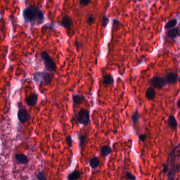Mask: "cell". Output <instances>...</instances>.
Returning <instances> with one entry per match:
<instances>
[{
  "label": "cell",
  "instance_id": "6da1fadb",
  "mask_svg": "<svg viewBox=\"0 0 180 180\" xmlns=\"http://www.w3.org/2000/svg\"><path fill=\"white\" fill-rule=\"evenodd\" d=\"M25 22L41 24L43 22L45 15L43 12L36 6H31L25 8L23 13Z\"/></svg>",
  "mask_w": 180,
  "mask_h": 180
},
{
  "label": "cell",
  "instance_id": "7a4b0ae2",
  "mask_svg": "<svg viewBox=\"0 0 180 180\" xmlns=\"http://www.w3.org/2000/svg\"><path fill=\"white\" fill-rule=\"evenodd\" d=\"M76 119L80 124L87 126L90 122V113L87 110L82 108L76 115Z\"/></svg>",
  "mask_w": 180,
  "mask_h": 180
},
{
  "label": "cell",
  "instance_id": "3957f363",
  "mask_svg": "<svg viewBox=\"0 0 180 180\" xmlns=\"http://www.w3.org/2000/svg\"><path fill=\"white\" fill-rule=\"evenodd\" d=\"M41 56L45 62V68L49 71L51 72L56 70V63L54 62L53 59L51 58L49 54L46 51L42 52Z\"/></svg>",
  "mask_w": 180,
  "mask_h": 180
},
{
  "label": "cell",
  "instance_id": "277c9868",
  "mask_svg": "<svg viewBox=\"0 0 180 180\" xmlns=\"http://www.w3.org/2000/svg\"><path fill=\"white\" fill-rule=\"evenodd\" d=\"M150 84L152 88L156 89H160L167 84L166 81L163 77L155 76L150 80Z\"/></svg>",
  "mask_w": 180,
  "mask_h": 180
},
{
  "label": "cell",
  "instance_id": "5b68a950",
  "mask_svg": "<svg viewBox=\"0 0 180 180\" xmlns=\"http://www.w3.org/2000/svg\"><path fill=\"white\" fill-rule=\"evenodd\" d=\"M17 117L21 123H24L31 119V115L27 110L22 109L18 111Z\"/></svg>",
  "mask_w": 180,
  "mask_h": 180
},
{
  "label": "cell",
  "instance_id": "8992f818",
  "mask_svg": "<svg viewBox=\"0 0 180 180\" xmlns=\"http://www.w3.org/2000/svg\"><path fill=\"white\" fill-rule=\"evenodd\" d=\"M165 81L168 84H176L178 80V75L177 73H170L166 76Z\"/></svg>",
  "mask_w": 180,
  "mask_h": 180
},
{
  "label": "cell",
  "instance_id": "52a82bcc",
  "mask_svg": "<svg viewBox=\"0 0 180 180\" xmlns=\"http://www.w3.org/2000/svg\"><path fill=\"white\" fill-rule=\"evenodd\" d=\"M166 36L173 39H174L180 36L179 27H176L171 30H169L166 32Z\"/></svg>",
  "mask_w": 180,
  "mask_h": 180
},
{
  "label": "cell",
  "instance_id": "ba28073f",
  "mask_svg": "<svg viewBox=\"0 0 180 180\" xmlns=\"http://www.w3.org/2000/svg\"><path fill=\"white\" fill-rule=\"evenodd\" d=\"M179 169V165L174 164L171 167L170 171L168 173V180H174L176 177V174Z\"/></svg>",
  "mask_w": 180,
  "mask_h": 180
},
{
  "label": "cell",
  "instance_id": "9c48e42d",
  "mask_svg": "<svg viewBox=\"0 0 180 180\" xmlns=\"http://www.w3.org/2000/svg\"><path fill=\"white\" fill-rule=\"evenodd\" d=\"M73 20L68 15H65V17L62 18L61 21V25L65 28L69 29L71 28V26L73 25Z\"/></svg>",
  "mask_w": 180,
  "mask_h": 180
},
{
  "label": "cell",
  "instance_id": "30bf717a",
  "mask_svg": "<svg viewBox=\"0 0 180 180\" xmlns=\"http://www.w3.org/2000/svg\"><path fill=\"white\" fill-rule=\"evenodd\" d=\"M38 99V95L34 93V94L29 96L28 97H27L25 101L28 105L30 106H34L37 104Z\"/></svg>",
  "mask_w": 180,
  "mask_h": 180
},
{
  "label": "cell",
  "instance_id": "8fae6325",
  "mask_svg": "<svg viewBox=\"0 0 180 180\" xmlns=\"http://www.w3.org/2000/svg\"><path fill=\"white\" fill-rule=\"evenodd\" d=\"M45 73L44 72H37L34 75V79L36 82V83L38 85L44 84L43 79Z\"/></svg>",
  "mask_w": 180,
  "mask_h": 180
},
{
  "label": "cell",
  "instance_id": "7c38bea8",
  "mask_svg": "<svg viewBox=\"0 0 180 180\" xmlns=\"http://www.w3.org/2000/svg\"><path fill=\"white\" fill-rule=\"evenodd\" d=\"M156 96V93L155 89L153 88L149 87L147 88V89L146 91L145 96L148 100H154Z\"/></svg>",
  "mask_w": 180,
  "mask_h": 180
},
{
  "label": "cell",
  "instance_id": "4fadbf2b",
  "mask_svg": "<svg viewBox=\"0 0 180 180\" xmlns=\"http://www.w3.org/2000/svg\"><path fill=\"white\" fill-rule=\"evenodd\" d=\"M73 100L74 104L80 105L84 103V100H86V98L84 95L75 94L73 96Z\"/></svg>",
  "mask_w": 180,
  "mask_h": 180
},
{
  "label": "cell",
  "instance_id": "5bb4252c",
  "mask_svg": "<svg viewBox=\"0 0 180 180\" xmlns=\"http://www.w3.org/2000/svg\"><path fill=\"white\" fill-rule=\"evenodd\" d=\"M103 84L105 86H108V85L114 86V79L113 76L110 74H107L103 76Z\"/></svg>",
  "mask_w": 180,
  "mask_h": 180
},
{
  "label": "cell",
  "instance_id": "9a60e30c",
  "mask_svg": "<svg viewBox=\"0 0 180 180\" xmlns=\"http://www.w3.org/2000/svg\"><path fill=\"white\" fill-rule=\"evenodd\" d=\"M167 123L169 126L170 127L172 130H175L177 129V121L174 116L170 115L169 116L167 119Z\"/></svg>",
  "mask_w": 180,
  "mask_h": 180
},
{
  "label": "cell",
  "instance_id": "2e32d148",
  "mask_svg": "<svg viewBox=\"0 0 180 180\" xmlns=\"http://www.w3.org/2000/svg\"><path fill=\"white\" fill-rule=\"evenodd\" d=\"M82 175V173L77 171L75 170L74 171L70 173L68 176V180H78L79 179Z\"/></svg>",
  "mask_w": 180,
  "mask_h": 180
},
{
  "label": "cell",
  "instance_id": "e0dca14e",
  "mask_svg": "<svg viewBox=\"0 0 180 180\" xmlns=\"http://www.w3.org/2000/svg\"><path fill=\"white\" fill-rule=\"evenodd\" d=\"M101 154L103 157L106 158L108 155L110 154L112 152V148L109 145L103 146L100 149Z\"/></svg>",
  "mask_w": 180,
  "mask_h": 180
},
{
  "label": "cell",
  "instance_id": "ac0fdd59",
  "mask_svg": "<svg viewBox=\"0 0 180 180\" xmlns=\"http://www.w3.org/2000/svg\"><path fill=\"white\" fill-rule=\"evenodd\" d=\"M15 156L16 160L20 163L26 164L28 162V159L26 155L22 154H17Z\"/></svg>",
  "mask_w": 180,
  "mask_h": 180
},
{
  "label": "cell",
  "instance_id": "d6986e66",
  "mask_svg": "<svg viewBox=\"0 0 180 180\" xmlns=\"http://www.w3.org/2000/svg\"><path fill=\"white\" fill-rule=\"evenodd\" d=\"M100 164V160L98 157H93L91 159L90 161V166L93 169H96L98 167Z\"/></svg>",
  "mask_w": 180,
  "mask_h": 180
},
{
  "label": "cell",
  "instance_id": "ffe728a7",
  "mask_svg": "<svg viewBox=\"0 0 180 180\" xmlns=\"http://www.w3.org/2000/svg\"><path fill=\"white\" fill-rule=\"evenodd\" d=\"M177 21L176 19L170 20L167 22L166 23L165 25V29L166 30H169L170 29L173 28L176 25H177Z\"/></svg>",
  "mask_w": 180,
  "mask_h": 180
},
{
  "label": "cell",
  "instance_id": "44dd1931",
  "mask_svg": "<svg viewBox=\"0 0 180 180\" xmlns=\"http://www.w3.org/2000/svg\"><path fill=\"white\" fill-rule=\"evenodd\" d=\"M52 79V77L51 76L50 74L45 73V76H44V79H43L44 84L45 85H48V84H50L51 82Z\"/></svg>",
  "mask_w": 180,
  "mask_h": 180
},
{
  "label": "cell",
  "instance_id": "7402d4cb",
  "mask_svg": "<svg viewBox=\"0 0 180 180\" xmlns=\"http://www.w3.org/2000/svg\"><path fill=\"white\" fill-rule=\"evenodd\" d=\"M140 118V116L138 113L137 110H136L134 113H133L132 115V119L133 124H137V123L138 122L139 119Z\"/></svg>",
  "mask_w": 180,
  "mask_h": 180
},
{
  "label": "cell",
  "instance_id": "603a6c76",
  "mask_svg": "<svg viewBox=\"0 0 180 180\" xmlns=\"http://www.w3.org/2000/svg\"><path fill=\"white\" fill-rule=\"evenodd\" d=\"M79 142H80V148H82V147L84 146L86 141L87 140V137L86 136H83V135H80L79 136Z\"/></svg>",
  "mask_w": 180,
  "mask_h": 180
},
{
  "label": "cell",
  "instance_id": "cb8c5ba5",
  "mask_svg": "<svg viewBox=\"0 0 180 180\" xmlns=\"http://www.w3.org/2000/svg\"><path fill=\"white\" fill-rule=\"evenodd\" d=\"M126 177L127 179L128 180H136V177H135L134 175H133L131 173L129 172H126Z\"/></svg>",
  "mask_w": 180,
  "mask_h": 180
},
{
  "label": "cell",
  "instance_id": "d4e9b609",
  "mask_svg": "<svg viewBox=\"0 0 180 180\" xmlns=\"http://www.w3.org/2000/svg\"><path fill=\"white\" fill-rule=\"evenodd\" d=\"M37 177L39 180H47L44 173L42 172H40L38 173Z\"/></svg>",
  "mask_w": 180,
  "mask_h": 180
},
{
  "label": "cell",
  "instance_id": "484cf974",
  "mask_svg": "<svg viewBox=\"0 0 180 180\" xmlns=\"http://www.w3.org/2000/svg\"><path fill=\"white\" fill-rule=\"evenodd\" d=\"M87 22L89 25H91L92 24L95 22V18L93 15H90L88 17Z\"/></svg>",
  "mask_w": 180,
  "mask_h": 180
},
{
  "label": "cell",
  "instance_id": "4316f807",
  "mask_svg": "<svg viewBox=\"0 0 180 180\" xmlns=\"http://www.w3.org/2000/svg\"><path fill=\"white\" fill-rule=\"evenodd\" d=\"M109 18L106 15H104L103 18V25L104 28H106L108 23L109 22Z\"/></svg>",
  "mask_w": 180,
  "mask_h": 180
},
{
  "label": "cell",
  "instance_id": "83f0119b",
  "mask_svg": "<svg viewBox=\"0 0 180 180\" xmlns=\"http://www.w3.org/2000/svg\"><path fill=\"white\" fill-rule=\"evenodd\" d=\"M91 3L90 0H82L80 1V6H86Z\"/></svg>",
  "mask_w": 180,
  "mask_h": 180
},
{
  "label": "cell",
  "instance_id": "f1b7e54d",
  "mask_svg": "<svg viewBox=\"0 0 180 180\" xmlns=\"http://www.w3.org/2000/svg\"><path fill=\"white\" fill-rule=\"evenodd\" d=\"M66 142L67 143L68 146L71 147H72V144H73V139L71 138L70 136H68L66 137Z\"/></svg>",
  "mask_w": 180,
  "mask_h": 180
},
{
  "label": "cell",
  "instance_id": "f546056e",
  "mask_svg": "<svg viewBox=\"0 0 180 180\" xmlns=\"http://www.w3.org/2000/svg\"><path fill=\"white\" fill-rule=\"evenodd\" d=\"M121 23L118 20H117V19H114V20H113V29L115 28H117V27H118L119 25H121Z\"/></svg>",
  "mask_w": 180,
  "mask_h": 180
},
{
  "label": "cell",
  "instance_id": "4dcf8cb0",
  "mask_svg": "<svg viewBox=\"0 0 180 180\" xmlns=\"http://www.w3.org/2000/svg\"><path fill=\"white\" fill-rule=\"evenodd\" d=\"M75 46H76L77 50H78V51H79V50L80 49V48L82 47V43L79 41L78 40H76V41H75Z\"/></svg>",
  "mask_w": 180,
  "mask_h": 180
},
{
  "label": "cell",
  "instance_id": "1f68e13d",
  "mask_svg": "<svg viewBox=\"0 0 180 180\" xmlns=\"http://www.w3.org/2000/svg\"><path fill=\"white\" fill-rule=\"evenodd\" d=\"M147 135L146 134H142L139 136V140L142 142H144L147 139Z\"/></svg>",
  "mask_w": 180,
  "mask_h": 180
},
{
  "label": "cell",
  "instance_id": "d6a6232c",
  "mask_svg": "<svg viewBox=\"0 0 180 180\" xmlns=\"http://www.w3.org/2000/svg\"><path fill=\"white\" fill-rule=\"evenodd\" d=\"M168 170V165L167 164H164L163 165V172L166 173Z\"/></svg>",
  "mask_w": 180,
  "mask_h": 180
},
{
  "label": "cell",
  "instance_id": "836d02e7",
  "mask_svg": "<svg viewBox=\"0 0 180 180\" xmlns=\"http://www.w3.org/2000/svg\"><path fill=\"white\" fill-rule=\"evenodd\" d=\"M180 99L179 98V99H178V100H177V107H178V108H180Z\"/></svg>",
  "mask_w": 180,
  "mask_h": 180
}]
</instances>
